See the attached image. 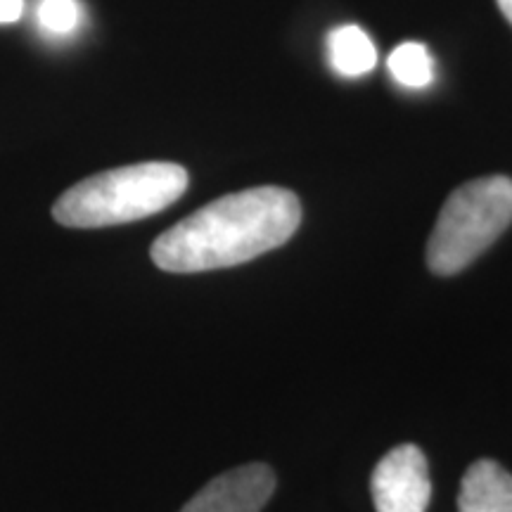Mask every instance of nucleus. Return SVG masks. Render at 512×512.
Instances as JSON below:
<instances>
[{
  "label": "nucleus",
  "instance_id": "2",
  "mask_svg": "<svg viewBox=\"0 0 512 512\" xmlns=\"http://www.w3.org/2000/svg\"><path fill=\"white\" fill-rule=\"evenodd\" d=\"M181 164L143 162L83 178L53 207V219L67 228L121 226L155 216L188 190Z\"/></svg>",
  "mask_w": 512,
  "mask_h": 512
},
{
  "label": "nucleus",
  "instance_id": "11",
  "mask_svg": "<svg viewBox=\"0 0 512 512\" xmlns=\"http://www.w3.org/2000/svg\"><path fill=\"white\" fill-rule=\"evenodd\" d=\"M498 8H501L505 19L512 24V0H498Z\"/></svg>",
  "mask_w": 512,
  "mask_h": 512
},
{
  "label": "nucleus",
  "instance_id": "8",
  "mask_svg": "<svg viewBox=\"0 0 512 512\" xmlns=\"http://www.w3.org/2000/svg\"><path fill=\"white\" fill-rule=\"evenodd\" d=\"M389 72L406 88H427L434 81V60L422 43L406 41L389 55Z\"/></svg>",
  "mask_w": 512,
  "mask_h": 512
},
{
  "label": "nucleus",
  "instance_id": "7",
  "mask_svg": "<svg viewBox=\"0 0 512 512\" xmlns=\"http://www.w3.org/2000/svg\"><path fill=\"white\" fill-rule=\"evenodd\" d=\"M328 55L330 64L337 74L356 79L373 72L377 64V48L370 36L356 24L332 29L328 34Z\"/></svg>",
  "mask_w": 512,
  "mask_h": 512
},
{
  "label": "nucleus",
  "instance_id": "9",
  "mask_svg": "<svg viewBox=\"0 0 512 512\" xmlns=\"http://www.w3.org/2000/svg\"><path fill=\"white\" fill-rule=\"evenodd\" d=\"M38 27L53 36H67L79 27L81 5L79 0H41L36 10Z\"/></svg>",
  "mask_w": 512,
  "mask_h": 512
},
{
  "label": "nucleus",
  "instance_id": "1",
  "mask_svg": "<svg viewBox=\"0 0 512 512\" xmlns=\"http://www.w3.org/2000/svg\"><path fill=\"white\" fill-rule=\"evenodd\" d=\"M302 223L292 190L261 185L230 192L164 230L150 249L166 273H204L247 264L285 245Z\"/></svg>",
  "mask_w": 512,
  "mask_h": 512
},
{
  "label": "nucleus",
  "instance_id": "5",
  "mask_svg": "<svg viewBox=\"0 0 512 512\" xmlns=\"http://www.w3.org/2000/svg\"><path fill=\"white\" fill-rule=\"evenodd\" d=\"M275 491V472L252 463L223 472L197 491L181 512H261Z\"/></svg>",
  "mask_w": 512,
  "mask_h": 512
},
{
  "label": "nucleus",
  "instance_id": "10",
  "mask_svg": "<svg viewBox=\"0 0 512 512\" xmlns=\"http://www.w3.org/2000/svg\"><path fill=\"white\" fill-rule=\"evenodd\" d=\"M24 12V0H0V24L17 22Z\"/></svg>",
  "mask_w": 512,
  "mask_h": 512
},
{
  "label": "nucleus",
  "instance_id": "4",
  "mask_svg": "<svg viewBox=\"0 0 512 512\" xmlns=\"http://www.w3.org/2000/svg\"><path fill=\"white\" fill-rule=\"evenodd\" d=\"M377 512H427L432 501L430 465L415 444L396 446L370 479Z\"/></svg>",
  "mask_w": 512,
  "mask_h": 512
},
{
  "label": "nucleus",
  "instance_id": "3",
  "mask_svg": "<svg viewBox=\"0 0 512 512\" xmlns=\"http://www.w3.org/2000/svg\"><path fill=\"white\" fill-rule=\"evenodd\" d=\"M512 223V178L484 176L460 185L441 209L427 242V266L456 275L482 256Z\"/></svg>",
  "mask_w": 512,
  "mask_h": 512
},
{
  "label": "nucleus",
  "instance_id": "6",
  "mask_svg": "<svg viewBox=\"0 0 512 512\" xmlns=\"http://www.w3.org/2000/svg\"><path fill=\"white\" fill-rule=\"evenodd\" d=\"M458 512H512V475L496 460H477L465 472Z\"/></svg>",
  "mask_w": 512,
  "mask_h": 512
}]
</instances>
